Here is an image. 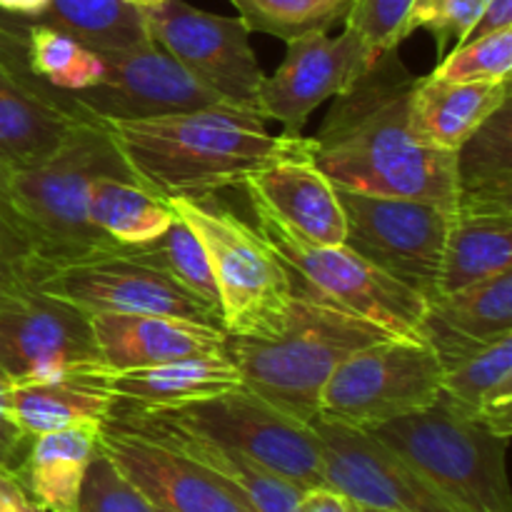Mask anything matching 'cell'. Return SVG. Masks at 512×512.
<instances>
[{
    "mask_svg": "<svg viewBox=\"0 0 512 512\" xmlns=\"http://www.w3.org/2000/svg\"><path fill=\"white\" fill-rule=\"evenodd\" d=\"M418 75L398 48L375 55L333 98L310 138L313 163L338 190L408 198L455 213V153L423 145L410 125Z\"/></svg>",
    "mask_w": 512,
    "mask_h": 512,
    "instance_id": "6da1fadb",
    "label": "cell"
},
{
    "mask_svg": "<svg viewBox=\"0 0 512 512\" xmlns=\"http://www.w3.org/2000/svg\"><path fill=\"white\" fill-rule=\"evenodd\" d=\"M108 130L133 178L160 198H213L275 160L310 150L305 135H273L263 115L228 103L113 120Z\"/></svg>",
    "mask_w": 512,
    "mask_h": 512,
    "instance_id": "7a4b0ae2",
    "label": "cell"
},
{
    "mask_svg": "<svg viewBox=\"0 0 512 512\" xmlns=\"http://www.w3.org/2000/svg\"><path fill=\"white\" fill-rule=\"evenodd\" d=\"M0 175L33 250L38 285L70 265L120 253V243L100 233L88 218L93 180H135L110 138L108 123L83 125L65 148L38 165H8L0 160Z\"/></svg>",
    "mask_w": 512,
    "mask_h": 512,
    "instance_id": "3957f363",
    "label": "cell"
},
{
    "mask_svg": "<svg viewBox=\"0 0 512 512\" xmlns=\"http://www.w3.org/2000/svg\"><path fill=\"white\" fill-rule=\"evenodd\" d=\"M385 338L390 335L355 315L295 295L278 333L268 338L228 335L225 353L238 368L243 388L283 413L313 423L320 393L335 368L360 348Z\"/></svg>",
    "mask_w": 512,
    "mask_h": 512,
    "instance_id": "277c9868",
    "label": "cell"
},
{
    "mask_svg": "<svg viewBox=\"0 0 512 512\" xmlns=\"http://www.w3.org/2000/svg\"><path fill=\"white\" fill-rule=\"evenodd\" d=\"M368 433L463 510L512 512L510 440L458 413L443 395L428 408Z\"/></svg>",
    "mask_w": 512,
    "mask_h": 512,
    "instance_id": "5b68a950",
    "label": "cell"
},
{
    "mask_svg": "<svg viewBox=\"0 0 512 512\" xmlns=\"http://www.w3.org/2000/svg\"><path fill=\"white\" fill-rule=\"evenodd\" d=\"M203 243L218 288L220 320L228 335L268 338L283 328L293 305V283L258 228L213 198H165Z\"/></svg>",
    "mask_w": 512,
    "mask_h": 512,
    "instance_id": "8992f818",
    "label": "cell"
},
{
    "mask_svg": "<svg viewBox=\"0 0 512 512\" xmlns=\"http://www.w3.org/2000/svg\"><path fill=\"white\" fill-rule=\"evenodd\" d=\"M258 233L285 265L295 295H308L325 305L375 325L390 338L423 340L428 300L385 275L348 245H310L290 235L263 213ZM425 343V340H423Z\"/></svg>",
    "mask_w": 512,
    "mask_h": 512,
    "instance_id": "52a82bcc",
    "label": "cell"
},
{
    "mask_svg": "<svg viewBox=\"0 0 512 512\" xmlns=\"http://www.w3.org/2000/svg\"><path fill=\"white\" fill-rule=\"evenodd\" d=\"M443 390V365L423 340L385 338L345 358L320 393L318 418L373 430L428 408Z\"/></svg>",
    "mask_w": 512,
    "mask_h": 512,
    "instance_id": "ba28073f",
    "label": "cell"
},
{
    "mask_svg": "<svg viewBox=\"0 0 512 512\" xmlns=\"http://www.w3.org/2000/svg\"><path fill=\"white\" fill-rule=\"evenodd\" d=\"M143 410L190 433L228 445L300 488L325 485L323 450L313 423L283 413L243 385L198 403Z\"/></svg>",
    "mask_w": 512,
    "mask_h": 512,
    "instance_id": "9c48e42d",
    "label": "cell"
},
{
    "mask_svg": "<svg viewBox=\"0 0 512 512\" xmlns=\"http://www.w3.org/2000/svg\"><path fill=\"white\" fill-rule=\"evenodd\" d=\"M345 213V245L420 298L438 295L453 213L433 203L338 190Z\"/></svg>",
    "mask_w": 512,
    "mask_h": 512,
    "instance_id": "30bf717a",
    "label": "cell"
},
{
    "mask_svg": "<svg viewBox=\"0 0 512 512\" xmlns=\"http://www.w3.org/2000/svg\"><path fill=\"white\" fill-rule=\"evenodd\" d=\"M145 23L150 40L215 98L258 113V90L265 73L243 20L208 13L185 0H163L145 10Z\"/></svg>",
    "mask_w": 512,
    "mask_h": 512,
    "instance_id": "8fae6325",
    "label": "cell"
},
{
    "mask_svg": "<svg viewBox=\"0 0 512 512\" xmlns=\"http://www.w3.org/2000/svg\"><path fill=\"white\" fill-rule=\"evenodd\" d=\"M25 28L10 20L0 30V160L8 165L43 163L83 125L100 123L70 93L53 90L30 73Z\"/></svg>",
    "mask_w": 512,
    "mask_h": 512,
    "instance_id": "7c38bea8",
    "label": "cell"
},
{
    "mask_svg": "<svg viewBox=\"0 0 512 512\" xmlns=\"http://www.w3.org/2000/svg\"><path fill=\"white\" fill-rule=\"evenodd\" d=\"M93 320L68 300L30 290L0 308V370L10 383L100 368Z\"/></svg>",
    "mask_w": 512,
    "mask_h": 512,
    "instance_id": "4fadbf2b",
    "label": "cell"
},
{
    "mask_svg": "<svg viewBox=\"0 0 512 512\" xmlns=\"http://www.w3.org/2000/svg\"><path fill=\"white\" fill-rule=\"evenodd\" d=\"M325 483L363 508L385 512H468L365 430L313 420Z\"/></svg>",
    "mask_w": 512,
    "mask_h": 512,
    "instance_id": "5bb4252c",
    "label": "cell"
},
{
    "mask_svg": "<svg viewBox=\"0 0 512 512\" xmlns=\"http://www.w3.org/2000/svg\"><path fill=\"white\" fill-rule=\"evenodd\" d=\"M35 290L68 300L88 315H165L223 328L218 310L160 270L123 255L70 265Z\"/></svg>",
    "mask_w": 512,
    "mask_h": 512,
    "instance_id": "9a60e30c",
    "label": "cell"
},
{
    "mask_svg": "<svg viewBox=\"0 0 512 512\" xmlns=\"http://www.w3.org/2000/svg\"><path fill=\"white\" fill-rule=\"evenodd\" d=\"M103 78L70 98L100 123L145 120L223 103L158 43L105 53Z\"/></svg>",
    "mask_w": 512,
    "mask_h": 512,
    "instance_id": "2e32d148",
    "label": "cell"
},
{
    "mask_svg": "<svg viewBox=\"0 0 512 512\" xmlns=\"http://www.w3.org/2000/svg\"><path fill=\"white\" fill-rule=\"evenodd\" d=\"M285 45L283 63L260 83L258 113L278 120L285 135H303L313 110L335 98L375 55L350 28L335 38L320 30Z\"/></svg>",
    "mask_w": 512,
    "mask_h": 512,
    "instance_id": "e0dca14e",
    "label": "cell"
},
{
    "mask_svg": "<svg viewBox=\"0 0 512 512\" xmlns=\"http://www.w3.org/2000/svg\"><path fill=\"white\" fill-rule=\"evenodd\" d=\"M100 453L163 512H255L230 485L193 460L130 433L113 418L98 430Z\"/></svg>",
    "mask_w": 512,
    "mask_h": 512,
    "instance_id": "ac0fdd59",
    "label": "cell"
},
{
    "mask_svg": "<svg viewBox=\"0 0 512 512\" xmlns=\"http://www.w3.org/2000/svg\"><path fill=\"white\" fill-rule=\"evenodd\" d=\"M243 188L255 213L268 215L303 243H345V213L338 188L313 163L310 150L255 170Z\"/></svg>",
    "mask_w": 512,
    "mask_h": 512,
    "instance_id": "d6986e66",
    "label": "cell"
},
{
    "mask_svg": "<svg viewBox=\"0 0 512 512\" xmlns=\"http://www.w3.org/2000/svg\"><path fill=\"white\" fill-rule=\"evenodd\" d=\"M110 418L128 428L130 433L143 435V438L198 463L200 468L230 485L235 493L243 495L255 512H295L300 493L305 490L285 480L283 475L268 470L265 465L255 463L248 455L203 438V435L190 433L180 425L168 423L150 410L135 408L128 403H115L110 410Z\"/></svg>",
    "mask_w": 512,
    "mask_h": 512,
    "instance_id": "ffe728a7",
    "label": "cell"
},
{
    "mask_svg": "<svg viewBox=\"0 0 512 512\" xmlns=\"http://www.w3.org/2000/svg\"><path fill=\"white\" fill-rule=\"evenodd\" d=\"M100 358L115 373L225 353L228 330L165 315H90Z\"/></svg>",
    "mask_w": 512,
    "mask_h": 512,
    "instance_id": "44dd1931",
    "label": "cell"
},
{
    "mask_svg": "<svg viewBox=\"0 0 512 512\" xmlns=\"http://www.w3.org/2000/svg\"><path fill=\"white\" fill-rule=\"evenodd\" d=\"M108 365L35 383H10L8 415L28 440L65 428H103L115 398Z\"/></svg>",
    "mask_w": 512,
    "mask_h": 512,
    "instance_id": "7402d4cb",
    "label": "cell"
},
{
    "mask_svg": "<svg viewBox=\"0 0 512 512\" xmlns=\"http://www.w3.org/2000/svg\"><path fill=\"white\" fill-rule=\"evenodd\" d=\"M420 333L440 365L512 335V270L455 293L435 295L428 300Z\"/></svg>",
    "mask_w": 512,
    "mask_h": 512,
    "instance_id": "603a6c76",
    "label": "cell"
},
{
    "mask_svg": "<svg viewBox=\"0 0 512 512\" xmlns=\"http://www.w3.org/2000/svg\"><path fill=\"white\" fill-rule=\"evenodd\" d=\"M508 100L510 80L450 83L425 75L410 98V125L423 145L455 153Z\"/></svg>",
    "mask_w": 512,
    "mask_h": 512,
    "instance_id": "cb8c5ba5",
    "label": "cell"
},
{
    "mask_svg": "<svg viewBox=\"0 0 512 512\" xmlns=\"http://www.w3.org/2000/svg\"><path fill=\"white\" fill-rule=\"evenodd\" d=\"M455 213L512 215V100L455 150Z\"/></svg>",
    "mask_w": 512,
    "mask_h": 512,
    "instance_id": "d4e9b609",
    "label": "cell"
},
{
    "mask_svg": "<svg viewBox=\"0 0 512 512\" xmlns=\"http://www.w3.org/2000/svg\"><path fill=\"white\" fill-rule=\"evenodd\" d=\"M445 400L500 438L512 435V335L478 345L443 365Z\"/></svg>",
    "mask_w": 512,
    "mask_h": 512,
    "instance_id": "484cf974",
    "label": "cell"
},
{
    "mask_svg": "<svg viewBox=\"0 0 512 512\" xmlns=\"http://www.w3.org/2000/svg\"><path fill=\"white\" fill-rule=\"evenodd\" d=\"M100 428H65L30 440L13 478L43 512L78 510Z\"/></svg>",
    "mask_w": 512,
    "mask_h": 512,
    "instance_id": "4316f807",
    "label": "cell"
},
{
    "mask_svg": "<svg viewBox=\"0 0 512 512\" xmlns=\"http://www.w3.org/2000/svg\"><path fill=\"white\" fill-rule=\"evenodd\" d=\"M115 403L135 408H178L238 388L240 373L228 353L175 360L153 368L120 370L110 375Z\"/></svg>",
    "mask_w": 512,
    "mask_h": 512,
    "instance_id": "83f0119b",
    "label": "cell"
},
{
    "mask_svg": "<svg viewBox=\"0 0 512 512\" xmlns=\"http://www.w3.org/2000/svg\"><path fill=\"white\" fill-rule=\"evenodd\" d=\"M512 270V215L453 213L445 238L438 295Z\"/></svg>",
    "mask_w": 512,
    "mask_h": 512,
    "instance_id": "f1b7e54d",
    "label": "cell"
},
{
    "mask_svg": "<svg viewBox=\"0 0 512 512\" xmlns=\"http://www.w3.org/2000/svg\"><path fill=\"white\" fill-rule=\"evenodd\" d=\"M35 20L98 55L118 53L150 40L145 10L125 0H50Z\"/></svg>",
    "mask_w": 512,
    "mask_h": 512,
    "instance_id": "f546056e",
    "label": "cell"
},
{
    "mask_svg": "<svg viewBox=\"0 0 512 512\" xmlns=\"http://www.w3.org/2000/svg\"><path fill=\"white\" fill-rule=\"evenodd\" d=\"M88 218L115 243L138 245L158 238L175 213L168 200L135 180L98 178L88 190Z\"/></svg>",
    "mask_w": 512,
    "mask_h": 512,
    "instance_id": "4dcf8cb0",
    "label": "cell"
},
{
    "mask_svg": "<svg viewBox=\"0 0 512 512\" xmlns=\"http://www.w3.org/2000/svg\"><path fill=\"white\" fill-rule=\"evenodd\" d=\"M118 255L160 270L220 313L218 288H215L208 253H205L195 230L178 215L158 238L138 245H120Z\"/></svg>",
    "mask_w": 512,
    "mask_h": 512,
    "instance_id": "1f68e13d",
    "label": "cell"
},
{
    "mask_svg": "<svg viewBox=\"0 0 512 512\" xmlns=\"http://www.w3.org/2000/svg\"><path fill=\"white\" fill-rule=\"evenodd\" d=\"M25 63L35 78L60 93H78L103 78L98 53L43 23L25 28Z\"/></svg>",
    "mask_w": 512,
    "mask_h": 512,
    "instance_id": "d6a6232c",
    "label": "cell"
},
{
    "mask_svg": "<svg viewBox=\"0 0 512 512\" xmlns=\"http://www.w3.org/2000/svg\"><path fill=\"white\" fill-rule=\"evenodd\" d=\"M250 33H265L280 40L320 33L345 20L353 0H230Z\"/></svg>",
    "mask_w": 512,
    "mask_h": 512,
    "instance_id": "836d02e7",
    "label": "cell"
},
{
    "mask_svg": "<svg viewBox=\"0 0 512 512\" xmlns=\"http://www.w3.org/2000/svg\"><path fill=\"white\" fill-rule=\"evenodd\" d=\"M510 73L512 28L455 45L430 75L450 83H495V80H510Z\"/></svg>",
    "mask_w": 512,
    "mask_h": 512,
    "instance_id": "e575fe53",
    "label": "cell"
},
{
    "mask_svg": "<svg viewBox=\"0 0 512 512\" xmlns=\"http://www.w3.org/2000/svg\"><path fill=\"white\" fill-rule=\"evenodd\" d=\"M418 0H353L345 28L353 30L370 55L400 48L415 33L413 13Z\"/></svg>",
    "mask_w": 512,
    "mask_h": 512,
    "instance_id": "d590c367",
    "label": "cell"
},
{
    "mask_svg": "<svg viewBox=\"0 0 512 512\" xmlns=\"http://www.w3.org/2000/svg\"><path fill=\"white\" fill-rule=\"evenodd\" d=\"M38 285L33 250L13 213L0 175V308Z\"/></svg>",
    "mask_w": 512,
    "mask_h": 512,
    "instance_id": "8d00e7d4",
    "label": "cell"
},
{
    "mask_svg": "<svg viewBox=\"0 0 512 512\" xmlns=\"http://www.w3.org/2000/svg\"><path fill=\"white\" fill-rule=\"evenodd\" d=\"M80 512H158L153 503L115 468L105 453H95L83 488H80Z\"/></svg>",
    "mask_w": 512,
    "mask_h": 512,
    "instance_id": "74e56055",
    "label": "cell"
},
{
    "mask_svg": "<svg viewBox=\"0 0 512 512\" xmlns=\"http://www.w3.org/2000/svg\"><path fill=\"white\" fill-rule=\"evenodd\" d=\"M488 0H418L413 13V28L433 33L438 53L450 43L463 45L478 25Z\"/></svg>",
    "mask_w": 512,
    "mask_h": 512,
    "instance_id": "f35d334b",
    "label": "cell"
},
{
    "mask_svg": "<svg viewBox=\"0 0 512 512\" xmlns=\"http://www.w3.org/2000/svg\"><path fill=\"white\" fill-rule=\"evenodd\" d=\"M8 390L10 378L0 370V470L13 475L23 460L25 450H28L30 440L20 433L18 425L8 415Z\"/></svg>",
    "mask_w": 512,
    "mask_h": 512,
    "instance_id": "ab89813d",
    "label": "cell"
},
{
    "mask_svg": "<svg viewBox=\"0 0 512 512\" xmlns=\"http://www.w3.org/2000/svg\"><path fill=\"white\" fill-rule=\"evenodd\" d=\"M295 512H360L358 503L348 498L345 493H340L333 485H313V488H305L300 493Z\"/></svg>",
    "mask_w": 512,
    "mask_h": 512,
    "instance_id": "60d3db41",
    "label": "cell"
},
{
    "mask_svg": "<svg viewBox=\"0 0 512 512\" xmlns=\"http://www.w3.org/2000/svg\"><path fill=\"white\" fill-rule=\"evenodd\" d=\"M508 28H512V0H488L470 38H480V35H490Z\"/></svg>",
    "mask_w": 512,
    "mask_h": 512,
    "instance_id": "b9f144b4",
    "label": "cell"
},
{
    "mask_svg": "<svg viewBox=\"0 0 512 512\" xmlns=\"http://www.w3.org/2000/svg\"><path fill=\"white\" fill-rule=\"evenodd\" d=\"M0 512H43L30 500L23 485L10 473L0 470Z\"/></svg>",
    "mask_w": 512,
    "mask_h": 512,
    "instance_id": "7bdbcfd3",
    "label": "cell"
},
{
    "mask_svg": "<svg viewBox=\"0 0 512 512\" xmlns=\"http://www.w3.org/2000/svg\"><path fill=\"white\" fill-rule=\"evenodd\" d=\"M50 0H0V10L13 15H25V18H38Z\"/></svg>",
    "mask_w": 512,
    "mask_h": 512,
    "instance_id": "ee69618b",
    "label": "cell"
},
{
    "mask_svg": "<svg viewBox=\"0 0 512 512\" xmlns=\"http://www.w3.org/2000/svg\"><path fill=\"white\" fill-rule=\"evenodd\" d=\"M125 3H133V5H138V8L148 10V8H155L158 3H163V0H125Z\"/></svg>",
    "mask_w": 512,
    "mask_h": 512,
    "instance_id": "f6af8a7d",
    "label": "cell"
},
{
    "mask_svg": "<svg viewBox=\"0 0 512 512\" xmlns=\"http://www.w3.org/2000/svg\"><path fill=\"white\" fill-rule=\"evenodd\" d=\"M10 20H13V18H8V15H0V30H3V28H5V25H8V23H10Z\"/></svg>",
    "mask_w": 512,
    "mask_h": 512,
    "instance_id": "bcb514c9",
    "label": "cell"
},
{
    "mask_svg": "<svg viewBox=\"0 0 512 512\" xmlns=\"http://www.w3.org/2000/svg\"><path fill=\"white\" fill-rule=\"evenodd\" d=\"M360 512H385V510H373V508H363V505H358Z\"/></svg>",
    "mask_w": 512,
    "mask_h": 512,
    "instance_id": "7dc6e473",
    "label": "cell"
},
{
    "mask_svg": "<svg viewBox=\"0 0 512 512\" xmlns=\"http://www.w3.org/2000/svg\"><path fill=\"white\" fill-rule=\"evenodd\" d=\"M68 512H80V510H68Z\"/></svg>",
    "mask_w": 512,
    "mask_h": 512,
    "instance_id": "c3c4849f",
    "label": "cell"
},
{
    "mask_svg": "<svg viewBox=\"0 0 512 512\" xmlns=\"http://www.w3.org/2000/svg\"><path fill=\"white\" fill-rule=\"evenodd\" d=\"M158 512H163V510H158Z\"/></svg>",
    "mask_w": 512,
    "mask_h": 512,
    "instance_id": "681fc988",
    "label": "cell"
}]
</instances>
